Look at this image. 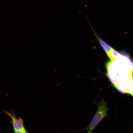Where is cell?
<instances>
[{
    "mask_svg": "<svg viewBox=\"0 0 133 133\" xmlns=\"http://www.w3.org/2000/svg\"><path fill=\"white\" fill-rule=\"evenodd\" d=\"M4 111L11 119L14 131H21L25 133H30L25 128L23 120L19 116L17 118L13 111L11 112L5 110Z\"/></svg>",
    "mask_w": 133,
    "mask_h": 133,
    "instance_id": "cell-3",
    "label": "cell"
},
{
    "mask_svg": "<svg viewBox=\"0 0 133 133\" xmlns=\"http://www.w3.org/2000/svg\"><path fill=\"white\" fill-rule=\"evenodd\" d=\"M92 29L94 32V35L107 55L108 56L113 48L100 38L93 28Z\"/></svg>",
    "mask_w": 133,
    "mask_h": 133,
    "instance_id": "cell-4",
    "label": "cell"
},
{
    "mask_svg": "<svg viewBox=\"0 0 133 133\" xmlns=\"http://www.w3.org/2000/svg\"><path fill=\"white\" fill-rule=\"evenodd\" d=\"M124 57L120 62L106 63V75L119 91L130 94L133 93V68L129 61Z\"/></svg>",
    "mask_w": 133,
    "mask_h": 133,
    "instance_id": "cell-1",
    "label": "cell"
},
{
    "mask_svg": "<svg viewBox=\"0 0 133 133\" xmlns=\"http://www.w3.org/2000/svg\"><path fill=\"white\" fill-rule=\"evenodd\" d=\"M96 103L98 105V109L88 125L83 130L72 132L86 130L92 132L99 123L108 116L107 113L108 109L107 107V103L104 101L103 99H102L100 101L96 102Z\"/></svg>",
    "mask_w": 133,
    "mask_h": 133,
    "instance_id": "cell-2",
    "label": "cell"
},
{
    "mask_svg": "<svg viewBox=\"0 0 133 133\" xmlns=\"http://www.w3.org/2000/svg\"><path fill=\"white\" fill-rule=\"evenodd\" d=\"M120 53L124 57L126 58L131 64L133 68V59L130 56L126 51H121Z\"/></svg>",
    "mask_w": 133,
    "mask_h": 133,
    "instance_id": "cell-6",
    "label": "cell"
},
{
    "mask_svg": "<svg viewBox=\"0 0 133 133\" xmlns=\"http://www.w3.org/2000/svg\"><path fill=\"white\" fill-rule=\"evenodd\" d=\"M14 131V133H25L24 132L20 131Z\"/></svg>",
    "mask_w": 133,
    "mask_h": 133,
    "instance_id": "cell-7",
    "label": "cell"
},
{
    "mask_svg": "<svg viewBox=\"0 0 133 133\" xmlns=\"http://www.w3.org/2000/svg\"><path fill=\"white\" fill-rule=\"evenodd\" d=\"M108 57L111 61H114L121 59L123 56L117 51L113 48L108 55Z\"/></svg>",
    "mask_w": 133,
    "mask_h": 133,
    "instance_id": "cell-5",
    "label": "cell"
},
{
    "mask_svg": "<svg viewBox=\"0 0 133 133\" xmlns=\"http://www.w3.org/2000/svg\"><path fill=\"white\" fill-rule=\"evenodd\" d=\"M132 96V97H133V94H130Z\"/></svg>",
    "mask_w": 133,
    "mask_h": 133,
    "instance_id": "cell-9",
    "label": "cell"
},
{
    "mask_svg": "<svg viewBox=\"0 0 133 133\" xmlns=\"http://www.w3.org/2000/svg\"><path fill=\"white\" fill-rule=\"evenodd\" d=\"M87 131V133H92V132H91L89 131Z\"/></svg>",
    "mask_w": 133,
    "mask_h": 133,
    "instance_id": "cell-8",
    "label": "cell"
}]
</instances>
